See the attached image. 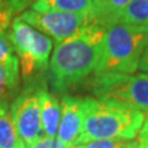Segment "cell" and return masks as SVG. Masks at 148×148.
Wrapping results in <instances>:
<instances>
[{
    "mask_svg": "<svg viewBox=\"0 0 148 148\" xmlns=\"http://www.w3.org/2000/svg\"><path fill=\"white\" fill-rule=\"evenodd\" d=\"M40 101H41V120L45 136L56 137L57 136L59 121H61V101L56 95L43 86L40 88Z\"/></svg>",
    "mask_w": 148,
    "mask_h": 148,
    "instance_id": "10",
    "label": "cell"
},
{
    "mask_svg": "<svg viewBox=\"0 0 148 148\" xmlns=\"http://www.w3.org/2000/svg\"><path fill=\"white\" fill-rule=\"evenodd\" d=\"M138 69H140L142 73L148 74V35H147V38H146V42H145V47H143V51H142V56H141V59H140V64H138Z\"/></svg>",
    "mask_w": 148,
    "mask_h": 148,
    "instance_id": "20",
    "label": "cell"
},
{
    "mask_svg": "<svg viewBox=\"0 0 148 148\" xmlns=\"http://www.w3.org/2000/svg\"><path fill=\"white\" fill-rule=\"evenodd\" d=\"M40 85H27L10 105L12 122L25 146L42 137Z\"/></svg>",
    "mask_w": 148,
    "mask_h": 148,
    "instance_id": "7",
    "label": "cell"
},
{
    "mask_svg": "<svg viewBox=\"0 0 148 148\" xmlns=\"http://www.w3.org/2000/svg\"><path fill=\"white\" fill-rule=\"evenodd\" d=\"M0 64L5 66L9 69H16L20 71L18 67V59L14 52L9 32L0 30Z\"/></svg>",
    "mask_w": 148,
    "mask_h": 148,
    "instance_id": "15",
    "label": "cell"
},
{
    "mask_svg": "<svg viewBox=\"0 0 148 148\" xmlns=\"http://www.w3.org/2000/svg\"><path fill=\"white\" fill-rule=\"evenodd\" d=\"M131 0H96L95 17H98L104 24L115 21L120 12H121Z\"/></svg>",
    "mask_w": 148,
    "mask_h": 148,
    "instance_id": "13",
    "label": "cell"
},
{
    "mask_svg": "<svg viewBox=\"0 0 148 148\" xmlns=\"http://www.w3.org/2000/svg\"><path fill=\"white\" fill-rule=\"evenodd\" d=\"M17 15L16 0H0V30L10 32L11 22Z\"/></svg>",
    "mask_w": 148,
    "mask_h": 148,
    "instance_id": "17",
    "label": "cell"
},
{
    "mask_svg": "<svg viewBox=\"0 0 148 148\" xmlns=\"http://www.w3.org/2000/svg\"><path fill=\"white\" fill-rule=\"evenodd\" d=\"M69 148H83V145H74V146H71Z\"/></svg>",
    "mask_w": 148,
    "mask_h": 148,
    "instance_id": "22",
    "label": "cell"
},
{
    "mask_svg": "<svg viewBox=\"0 0 148 148\" xmlns=\"http://www.w3.org/2000/svg\"><path fill=\"white\" fill-rule=\"evenodd\" d=\"M61 121H59L57 138L67 147L74 146L82 135L84 120L83 98L64 95L61 99Z\"/></svg>",
    "mask_w": 148,
    "mask_h": 148,
    "instance_id": "8",
    "label": "cell"
},
{
    "mask_svg": "<svg viewBox=\"0 0 148 148\" xmlns=\"http://www.w3.org/2000/svg\"><path fill=\"white\" fill-rule=\"evenodd\" d=\"M115 21H121L148 32V0H131Z\"/></svg>",
    "mask_w": 148,
    "mask_h": 148,
    "instance_id": "12",
    "label": "cell"
},
{
    "mask_svg": "<svg viewBox=\"0 0 148 148\" xmlns=\"http://www.w3.org/2000/svg\"><path fill=\"white\" fill-rule=\"evenodd\" d=\"M26 148H69L56 137L42 136L35 142L26 145Z\"/></svg>",
    "mask_w": 148,
    "mask_h": 148,
    "instance_id": "18",
    "label": "cell"
},
{
    "mask_svg": "<svg viewBox=\"0 0 148 148\" xmlns=\"http://www.w3.org/2000/svg\"><path fill=\"white\" fill-rule=\"evenodd\" d=\"M91 91L105 101L126 105L148 114V74L100 73L91 80Z\"/></svg>",
    "mask_w": 148,
    "mask_h": 148,
    "instance_id": "5",
    "label": "cell"
},
{
    "mask_svg": "<svg viewBox=\"0 0 148 148\" xmlns=\"http://www.w3.org/2000/svg\"><path fill=\"white\" fill-rule=\"evenodd\" d=\"M84 120L77 145L109 138H136L146 119L145 112L126 105L83 98Z\"/></svg>",
    "mask_w": 148,
    "mask_h": 148,
    "instance_id": "2",
    "label": "cell"
},
{
    "mask_svg": "<svg viewBox=\"0 0 148 148\" xmlns=\"http://www.w3.org/2000/svg\"><path fill=\"white\" fill-rule=\"evenodd\" d=\"M148 32L137 27L111 21L105 27L99 63L94 74H132L138 69Z\"/></svg>",
    "mask_w": 148,
    "mask_h": 148,
    "instance_id": "3",
    "label": "cell"
},
{
    "mask_svg": "<svg viewBox=\"0 0 148 148\" xmlns=\"http://www.w3.org/2000/svg\"><path fill=\"white\" fill-rule=\"evenodd\" d=\"M18 16L36 30L48 36L56 45L79 34L95 18V16L85 14L58 11L41 12L32 9L22 11Z\"/></svg>",
    "mask_w": 148,
    "mask_h": 148,
    "instance_id": "6",
    "label": "cell"
},
{
    "mask_svg": "<svg viewBox=\"0 0 148 148\" xmlns=\"http://www.w3.org/2000/svg\"><path fill=\"white\" fill-rule=\"evenodd\" d=\"M106 24L95 17L79 34L56 45L48 63L49 80L63 92L95 73Z\"/></svg>",
    "mask_w": 148,
    "mask_h": 148,
    "instance_id": "1",
    "label": "cell"
},
{
    "mask_svg": "<svg viewBox=\"0 0 148 148\" xmlns=\"http://www.w3.org/2000/svg\"><path fill=\"white\" fill-rule=\"evenodd\" d=\"M35 0H16V10L17 14H21L22 11H25L27 8L31 6V4Z\"/></svg>",
    "mask_w": 148,
    "mask_h": 148,
    "instance_id": "21",
    "label": "cell"
},
{
    "mask_svg": "<svg viewBox=\"0 0 148 148\" xmlns=\"http://www.w3.org/2000/svg\"><path fill=\"white\" fill-rule=\"evenodd\" d=\"M14 52L18 59L20 75L31 79L35 74L48 68L53 51V41L36 30L20 16H15L9 32Z\"/></svg>",
    "mask_w": 148,
    "mask_h": 148,
    "instance_id": "4",
    "label": "cell"
},
{
    "mask_svg": "<svg viewBox=\"0 0 148 148\" xmlns=\"http://www.w3.org/2000/svg\"><path fill=\"white\" fill-rule=\"evenodd\" d=\"M0 148H25L12 122L8 100L0 101Z\"/></svg>",
    "mask_w": 148,
    "mask_h": 148,
    "instance_id": "11",
    "label": "cell"
},
{
    "mask_svg": "<svg viewBox=\"0 0 148 148\" xmlns=\"http://www.w3.org/2000/svg\"><path fill=\"white\" fill-rule=\"evenodd\" d=\"M83 148H137L136 138H109L83 143Z\"/></svg>",
    "mask_w": 148,
    "mask_h": 148,
    "instance_id": "16",
    "label": "cell"
},
{
    "mask_svg": "<svg viewBox=\"0 0 148 148\" xmlns=\"http://www.w3.org/2000/svg\"><path fill=\"white\" fill-rule=\"evenodd\" d=\"M20 71L9 69L0 64V101L8 100L14 91H16L20 83Z\"/></svg>",
    "mask_w": 148,
    "mask_h": 148,
    "instance_id": "14",
    "label": "cell"
},
{
    "mask_svg": "<svg viewBox=\"0 0 148 148\" xmlns=\"http://www.w3.org/2000/svg\"><path fill=\"white\" fill-rule=\"evenodd\" d=\"M137 136V148H148V114L146 115V119Z\"/></svg>",
    "mask_w": 148,
    "mask_h": 148,
    "instance_id": "19",
    "label": "cell"
},
{
    "mask_svg": "<svg viewBox=\"0 0 148 148\" xmlns=\"http://www.w3.org/2000/svg\"><path fill=\"white\" fill-rule=\"evenodd\" d=\"M31 9L41 12L58 11L95 16L96 0H35Z\"/></svg>",
    "mask_w": 148,
    "mask_h": 148,
    "instance_id": "9",
    "label": "cell"
}]
</instances>
